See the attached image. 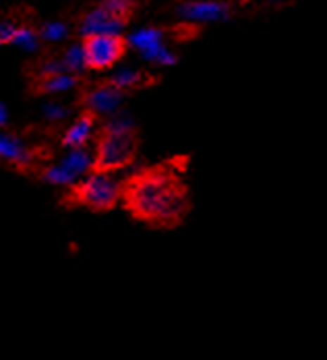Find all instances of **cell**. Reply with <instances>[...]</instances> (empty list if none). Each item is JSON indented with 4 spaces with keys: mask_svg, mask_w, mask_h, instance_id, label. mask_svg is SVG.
Instances as JSON below:
<instances>
[{
    "mask_svg": "<svg viewBox=\"0 0 327 360\" xmlns=\"http://www.w3.org/2000/svg\"><path fill=\"white\" fill-rule=\"evenodd\" d=\"M120 201L139 221L153 228H177L191 212V191L170 164L149 166L122 182Z\"/></svg>",
    "mask_w": 327,
    "mask_h": 360,
    "instance_id": "6da1fadb",
    "label": "cell"
},
{
    "mask_svg": "<svg viewBox=\"0 0 327 360\" xmlns=\"http://www.w3.org/2000/svg\"><path fill=\"white\" fill-rule=\"evenodd\" d=\"M139 139L137 127L127 112H116L102 129L96 153L91 155V172L114 174L137 160Z\"/></svg>",
    "mask_w": 327,
    "mask_h": 360,
    "instance_id": "7a4b0ae2",
    "label": "cell"
},
{
    "mask_svg": "<svg viewBox=\"0 0 327 360\" xmlns=\"http://www.w3.org/2000/svg\"><path fill=\"white\" fill-rule=\"evenodd\" d=\"M122 182L114 174L89 172L73 182L63 195L65 207H85L91 212H110L120 203Z\"/></svg>",
    "mask_w": 327,
    "mask_h": 360,
    "instance_id": "3957f363",
    "label": "cell"
},
{
    "mask_svg": "<svg viewBox=\"0 0 327 360\" xmlns=\"http://www.w3.org/2000/svg\"><path fill=\"white\" fill-rule=\"evenodd\" d=\"M81 48H83V56H85V67L89 71H110L122 60V56L127 52V41H124L122 34L89 36L83 37Z\"/></svg>",
    "mask_w": 327,
    "mask_h": 360,
    "instance_id": "277c9868",
    "label": "cell"
},
{
    "mask_svg": "<svg viewBox=\"0 0 327 360\" xmlns=\"http://www.w3.org/2000/svg\"><path fill=\"white\" fill-rule=\"evenodd\" d=\"M177 17L186 23H219L230 17V6L224 0H182L174 8Z\"/></svg>",
    "mask_w": 327,
    "mask_h": 360,
    "instance_id": "5b68a950",
    "label": "cell"
},
{
    "mask_svg": "<svg viewBox=\"0 0 327 360\" xmlns=\"http://www.w3.org/2000/svg\"><path fill=\"white\" fill-rule=\"evenodd\" d=\"M122 100H124V94L106 81V83H98L89 87L83 94L81 104L85 106V112H91L94 116H100V114L114 116L122 106Z\"/></svg>",
    "mask_w": 327,
    "mask_h": 360,
    "instance_id": "8992f818",
    "label": "cell"
},
{
    "mask_svg": "<svg viewBox=\"0 0 327 360\" xmlns=\"http://www.w3.org/2000/svg\"><path fill=\"white\" fill-rule=\"evenodd\" d=\"M129 21L114 17L106 8H102L100 4L94 6L91 11H87L79 23V34L83 37L89 36H114L120 34L127 27Z\"/></svg>",
    "mask_w": 327,
    "mask_h": 360,
    "instance_id": "52a82bcc",
    "label": "cell"
},
{
    "mask_svg": "<svg viewBox=\"0 0 327 360\" xmlns=\"http://www.w3.org/2000/svg\"><path fill=\"white\" fill-rule=\"evenodd\" d=\"M36 149L13 133H0V162L15 166L19 170H27L32 164H36Z\"/></svg>",
    "mask_w": 327,
    "mask_h": 360,
    "instance_id": "ba28073f",
    "label": "cell"
},
{
    "mask_svg": "<svg viewBox=\"0 0 327 360\" xmlns=\"http://www.w3.org/2000/svg\"><path fill=\"white\" fill-rule=\"evenodd\" d=\"M96 120L98 116H94L91 112H81L73 120V124L67 129V133L63 135V145L69 149H85V145L89 143L94 129H96Z\"/></svg>",
    "mask_w": 327,
    "mask_h": 360,
    "instance_id": "9c48e42d",
    "label": "cell"
},
{
    "mask_svg": "<svg viewBox=\"0 0 327 360\" xmlns=\"http://www.w3.org/2000/svg\"><path fill=\"white\" fill-rule=\"evenodd\" d=\"M124 41H127V48H133L146 60L149 54H153L160 46L166 44V36L160 27H141L129 34L124 37Z\"/></svg>",
    "mask_w": 327,
    "mask_h": 360,
    "instance_id": "30bf717a",
    "label": "cell"
},
{
    "mask_svg": "<svg viewBox=\"0 0 327 360\" xmlns=\"http://www.w3.org/2000/svg\"><path fill=\"white\" fill-rule=\"evenodd\" d=\"M147 81H149V77H147L146 72L139 71V69H135V67H127V65H122V67H114V71L110 72V79L108 83L110 85H114L118 91H131V89H139V87H143L147 85Z\"/></svg>",
    "mask_w": 327,
    "mask_h": 360,
    "instance_id": "8fae6325",
    "label": "cell"
},
{
    "mask_svg": "<svg viewBox=\"0 0 327 360\" xmlns=\"http://www.w3.org/2000/svg\"><path fill=\"white\" fill-rule=\"evenodd\" d=\"M77 85H79V77L69 75V72H60L54 77L39 79L37 89L41 94H67V91H73Z\"/></svg>",
    "mask_w": 327,
    "mask_h": 360,
    "instance_id": "7c38bea8",
    "label": "cell"
},
{
    "mask_svg": "<svg viewBox=\"0 0 327 360\" xmlns=\"http://www.w3.org/2000/svg\"><path fill=\"white\" fill-rule=\"evenodd\" d=\"M58 58H60V63H63V67H65V72H69V75L79 77L81 72L87 71V67H85V56H83V48H81V41H75V44H71V46H67Z\"/></svg>",
    "mask_w": 327,
    "mask_h": 360,
    "instance_id": "4fadbf2b",
    "label": "cell"
},
{
    "mask_svg": "<svg viewBox=\"0 0 327 360\" xmlns=\"http://www.w3.org/2000/svg\"><path fill=\"white\" fill-rule=\"evenodd\" d=\"M37 36L41 41H48V44H60L65 41L67 37L71 36V27L65 23V21H46L39 25L37 30Z\"/></svg>",
    "mask_w": 327,
    "mask_h": 360,
    "instance_id": "5bb4252c",
    "label": "cell"
},
{
    "mask_svg": "<svg viewBox=\"0 0 327 360\" xmlns=\"http://www.w3.org/2000/svg\"><path fill=\"white\" fill-rule=\"evenodd\" d=\"M39 41L41 39L37 36V30L30 27V25H19L11 44L17 46L23 52H37L39 50Z\"/></svg>",
    "mask_w": 327,
    "mask_h": 360,
    "instance_id": "9a60e30c",
    "label": "cell"
},
{
    "mask_svg": "<svg viewBox=\"0 0 327 360\" xmlns=\"http://www.w3.org/2000/svg\"><path fill=\"white\" fill-rule=\"evenodd\" d=\"M135 4H137V0H100L102 8H106L114 17L124 19V21L131 19V15L135 11Z\"/></svg>",
    "mask_w": 327,
    "mask_h": 360,
    "instance_id": "2e32d148",
    "label": "cell"
},
{
    "mask_svg": "<svg viewBox=\"0 0 327 360\" xmlns=\"http://www.w3.org/2000/svg\"><path fill=\"white\" fill-rule=\"evenodd\" d=\"M60 72H65V67H63L58 56H52V58H48V60H44L39 65V79L54 77V75H60Z\"/></svg>",
    "mask_w": 327,
    "mask_h": 360,
    "instance_id": "e0dca14e",
    "label": "cell"
},
{
    "mask_svg": "<svg viewBox=\"0 0 327 360\" xmlns=\"http://www.w3.org/2000/svg\"><path fill=\"white\" fill-rule=\"evenodd\" d=\"M44 116H46L48 120L56 122V120H63V118L69 116V108H65L63 104H56V102H48V104L44 106Z\"/></svg>",
    "mask_w": 327,
    "mask_h": 360,
    "instance_id": "ac0fdd59",
    "label": "cell"
},
{
    "mask_svg": "<svg viewBox=\"0 0 327 360\" xmlns=\"http://www.w3.org/2000/svg\"><path fill=\"white\" fill-rule=\"evenodd\" d=\"M17 27H19V23H15L13 19H0V46H6L13 41Z\"/></svg>",
    "mask_w": 327,
    "mask_h": 360,
    "instance_id": "d6986e66",
    "label": "cell"
},
{
    "mask_svg": "<svg viewBox=\"0 0 327 360\" xmlns=\"http://www.w3.org/2000/svg\"><path fill=\"white\" fill-rule=\"evenodd\" d=\"M6 122H8V110H6V106L0 102V129H4Z\"/></svg>",
    "mask_w": 327,
    "mask_h": 360,
    "instance_id": "ffe728a7",
    "label": "cell"
},
{
    "mask_svg": "<svg viewBox=\"0 0 327 360\" xmlns=\"http://www.w3.org/2000/svg\"><path fill=\"white\" fill-rule=\"evenodd\" d=\"M238 2H251V0H238Z\"/></svg>",
    "mask_w": 327,
    "mask_h": 360,
    "instance_id": "44dd1931",
    "label": "cell"
}]
</instances>
